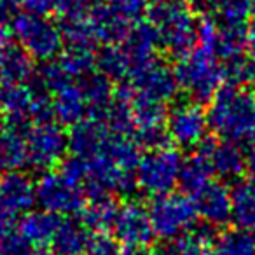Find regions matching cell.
Here are the masks:
<instances>
[{
    "mask_svg": "<svg viewBox=\"0 0 255 255\" xmlns=\"http://www.w3.org/2000/svg\"><path fill=\"white\" fill-rule=\"evenodd\" d=\"M208 124L217 135L229 142L255 138V95L238 88L217 93Z\"/></svg>",
    "mask_w": 255,
    "mask_h": 255,
    "instance_id": "cell-1",
    "label": "cell"
},
{
    "mask_svg": "<svg viewBox=\"0 0 255 255\" xmlns=\"http://www.w3.org/2000/svg\"><path fill=\"white\" fill-rule=\"evenodd\" d=\"M150 19L159 40L173 53H189L187 49L199 37V28L184 0H159L150 11Z\"/></svg>",
    "mask_w": 255,
    "mask_h": 255,
    "instance_id": "cell-2",
    "label": "cell"
},
{
    "mask_svg": "<svg viewBox=\"0 0 255 255\" xmlns=\"http://www.w3.org/2000/svg\"><path fill=\"white\" fill-rule=\"evenodd\" d=\"M67 145L68 140L58 124L51 121H39L35 126H32L26 138V159L33 168L44 170L61 159Z\"/></svg>",
    "mask_w": 255,
    "mask_h": 255,
    "instance_id": "cell-3",
    "label": "cell"
},
{
    "mask_svg": "<svg viewBox=\"0 0 255 255\" xmlns=\"http://www.w3.org/2000/svg\"><path fill=\"white\" fill-rule=\"evenodd\" d=\"M14 32L23 47L39 58H51L61 47V32L42 14H25L14 19Z\"/></svg>",
    "mask_w": 255,
    "mask_h": 255,
    "instance_id": "cell-4",
    "label": "cell"
},
{
    "mask_svg": "<svg viewBox=\"0 0 255 255\" xmlns=\"http://www.w3.org/2000/svg\"><path fill=\"white\" fill-rule=\"evenodd\" d=\"M180 159L170 149H156L138 164V182L150 194H168V189L178 180Z\"/></svg>",
    "mask_w": 255,
    "mask_h": 255,
    "instance_id": "cell-5",
    "label": "cell"
},
{
    "mask_svg": "<svg viewBox=\"0 0 255 255\" xmlns=\"http://www.w3.org/2000/svg\"><path fill=\"white\" fill-rule=\"evenodd\" d=\"M177 81L189 91V95L198 100H206L215 95V89L222 77V72L213 61V53H198L187 56V60L178 68Z\"/></svg>",
    "mask_w": 255,
    "mask_h": 255,
    "instance_id": "cell-6",
    "label": "cell"
},
{
    "mask_svg": "<svg viewBox=\"0 0 255 255\" xmlns=\"http://www.w3.org/2000/svg\"><path fill=\"white\" fill-rule=\"evenodd\" d=\"M84 198L81 182L74 180L67 173L46 175L37 187V199L49 212H72L82 206Z\"/></svg>",
    "mask_w": 255,
    "mask_h": 255,
    "instance_id": "cell-7",
    "label": "cell"
},
{
    "mask_svg": "<svg viewBox=\"0 0 255 255\" xmlns=\"http://www.w3.org/2000/svg\"><path fill=\"white\" fill-rule=\"evenodd\" d=\"M149 217L156 233L173 236L192 222L194 206L178 194H163L154 201Z\"/></svg>",
    "mask_w": 255,
    "mask_h": 255,
    "instance_id": "cell-8",
    "label": "cell"
},
{
    "mask_svg": "<svg viewBox=\"0 0 255 255\" xmlns=\"http://www.w3.org/2000/svg\"><path fill=\"white\" fill-rule=\"evenodd\" d=\"M133 74V91L136 100H147V102L161 103L173 95L175 79L173 74L163 65L149 63L135 68Z\"/></svg>",
    "mask_w": 255,
    "mask_h": 255,
    "instance_id": "cell-9",
    "label": "cell"
},
{
    "mask_svg": "<svg viewBox=\"0 0 255 255\" xmlns=\"http://www.w3.org/2000/svg\"><path fill=\"white\" fill-rule=\"evenodd\" d=\"M208 126V117L198 105H178L171 110L166 129L180 145H196L203 140Z\"/></svg>",
    "mask_w": 255,
    "mask_h": 255,
    "instance_id": "cell-10",
    "label": "cell"
},
{
    "mask_svg": "<svg viewBox=\"0 0 255 255\" xmlns=\"http://www.w3.org/2000/svg\"><path fill=\"white\" fill-rule=\"evenodd\" d=\"M35 198L37 192L26 175L7 173L0 180V210L9 215L32 206Z\"/></svg>",
    "mask_w": 255,
    "mask_h": 255,
    "instance_id": "cell-11",
    "label": "cell"
},
{
    "mask_svg": "<svg viewBox=\"0 0 255 255\" xmlns=\"http://www.w3.org/2000/svg\"><path fill=\"white\" fill-rule=\"evenodd\" d=\"M114 229L121 240L131 245H142L143 241L149 240L152 224H150V217L147 215V212L142 206L129 203L117 212Z\"/></svg>",
    "mask_w": 255,
    "mask_h": 255,
    "instance_id": "cell-12",
    "label": "cell"
},
{
    "mask_svg": "<svg viewBox=\"0 0 255 255\" xmlns=\"http://www.w3.org/2000/svg\"><path fill=\"white\" fill-rule=\"evenodd\" d=\"M192 199H194V206L199 215L210 222H224L233 215L231 196L227 194L226 187H222L220 184L210 182L196 194H192Z\"/></svg>",
    "mask_w": 255,
    "mask_h": 255,
    "instance_id": "cell-13",
    "label": "cell"
},
{
    "mask_svg": "<svg viewBox=\"0 0 255 255\" xmlns=\"http://www.w3.org/2000/svg\"><path fill=\"white\" fill-rule=\"evenodd\" d=\"M32 75L30 53L21 47L9 46L0 56V84L14 86Z\"/></svg>",
    "mask_w": 255,
    "mask_h": 255,
    "instance_id": "cell-14",
    "label": "cell"
},
{
    "mask_svg": "<svg viewBox=\"0 0 255 255\" xmlns=\"http://www.w3.org/2000/svg\"><path fill=\"white\" fill-rule=\"evenodd\" d=\"M213 173L210 159L206 157L205 152L199 150L196 156L189 157L187 161L180 164V171H178V182H180L182 189L185 192L196 194L199 189H203L206 184H210L208 177Z\"/></svg>",
    "mask_w": 255,
    "mask_h": 255,
    "instance_id": "cell-15",
    "label": "cell"
},
{
    "mask_svg": "<svg viewBox=\"0 0 255 255\" xmlns=\"http://www.w3.org/2000/svg\"><path fill=\"white\" fill-rule=\"evenodd\" d=\"M201 152L206 154L210 164H212V170L222 178H236L243 171V156L231 143L205 147V149H201Z\"/></svg>",
    "mask_w": 255,
    "mask_h": 255,
    "instance_id": "cell-16",
    "label": "cell"
},
{
    "mask_svg": "<svg viewBox=\"0 0 255 255\" xmlns=\"http://www.w3.org/2000/svg\"><path fill=\"white\" fill-rule=\"evenodd\" d=\"M233 215L245 229H255V184L243 182L238 184L231 196Z\"/></svg>",
    "mask_w": 255,
    "mask_h": 255,
    "instance_id": "cell-17",
    "label": "cell"
},
{
    "mask_svg": "<svg viewBox=\"0 0 255 255\" xmlns=\"http://www.w3.org/2000/svg\"><path fill=\"white\" fill-rule=\"evenodd\" d=\"M26 159V142L16 129H0V170H14Z\"/></svg>",
    "mask_w": 255,
    "mask_h": 255,
    "instance_id": "cell-18",
    "label": "cell"
},
{
    "mask_svg": "<svg viewBox=\"0 0 255 255\" xmlns=\"http://www.w3.org/2000/svg\"><path fill=\"white\" fill-rule=\"evenodd\" d=\"M84 224L91 227H109L116 222L117 208L109 194L91 196L89 205L84 210Z\"/></svg>",
    "mask_w": 255,
    "mask_h": 255,
    "instance_id": "cell-19",
    "label": "cell"
},
{
    "mask_svg": "<svg viewBox=\"0 0 255 255\" xmlns=\"http://www.w3.org/2000/svg\"><path fill=\"white\" fill-rule=\"evenodd\" d=\"M54 236L60 243V250L67 255H72L86 243V224L65 222L58 226Z\"/></svg>",
    "mask_w": 255,
    "mask_h": 255,
    "instance_id": "cell-20",
    "label": "cell"
},
{
    "mask_svg": "<svg viewBox=\"0 0 255 255\" xmlns=\"http://www.w3.org/2000/svg\"><path fill=\"white\" fill-rule=\"evenodd\" d=\"M58 226L60 224L54 220L51 213H35L26 217V220L23 222V231L32 240H44L46 236L56 233Z\"/></svg>",
    "mask_w": 255,
    "mask_h": 255,
    "instance_id": "cell-21",
    "label": "cell"
},
{
    "mask_svg": "<svg viewBox=\"0 0 255 255\" xmlns=\"http://www.w3.org/2000/svg\"><path fill=\"white\" fill-rule=\"evenodd\" d=\"M255 240L250 233H231L219 245V255H252Z\"/></svg>",
    "mask_w": 255,
    "mask_h": 255,
    "instance_id": "cell-22",
    "label": "cell"
},
{
    "mask_svg": "<svg viewBox=\"0 0 255 255\" xmlns=\"http://www.w3.org/2000/svg\"><path fill=\"white\" fill-rule=\"evenodd\" d=\"M145 0H109V9L124 21L138 18L143 11Z\"/></svg>",
    "mask_w": 255,
    "mask_h": 255,
    "instance_id": "cell-23",
    "label": "cell"
},
{
    "mask_svg": "<svg viewBox=\"0 0 255 255\" xmlns=\"http://www.w3.org/2000/svg\"><path fill=\"white\" fill-rule=\"evenodd\" d=\"M250 9V0H219V12L224 19L240 25V19Z\"/></svg>",
    "mask_w": 255,
    "mask_h": 255,
    "instance_id": "cell-24",
    "label": "cell"
},
{
    "mask_svg": "<svg viewBox=\"0 0 255 255\" xmlns=\"http://www.w3.org/2000/svg\"><path fill=\"white\" fill-rule=\"evenodd\" d=\"M23 4L33 12V14H44L53 9L67 7L68 0H21Z\"/></svg>",
    "mask_w": 255,
    "mask_h": 255,
    "instance_id": "cell-25",
    "label": "cell"
},
{
    "mask_svg": "<svg viewBox=\"0 0 255 255\" xmlns=\"http://www.w3.org/2000/svg\"><path fill=\"white\" fill-rule=\"evenodd\" d=\"M19 0H0V25H7V21H14Z\"/></svg>",
    "mask_w": 255,
    "mask_h": 255,
    "instance_id": "cell-26",
    "label": "cell"
},
{
    "mask_svg": "<svg viewBox=\"0 0 255 255\" xmlns=\"http://www.w3.org/2000/svg\"><path fill=\"white\" fill-rule=\"evenodd\" d=\"M9 46H11V44H9V33L4 26L0 25V56L4 54V51L7 49Z\"/></svg>",
    "mask_w": 255,
    "mask_h": 255,
    "instance_id": "cell-27",
    "label": "cell"
},
{
    "mask_svg": "<svg viewBox=\"0 0 255 255\" xmlns=\"http://www.w3.org/2000/svg\"><path fill=\"white\" fill-rule=\"evenodd\" d=\"M247 166H248V170L252 171V175H254V178H255V145L252 147V152H250V156H248V159H247Z\"/></svg>",
    "mask_w": 255,
    "mask_h": 255,
    "instance_id": "cell-28",
    "label": "cell"
},
{
    "mask_svg": "<svg viewBox=\"0 0 255 255\" xmlns=\"http://www.w3.org/2000/svg\"><path fill=\"white\" fill-rule=\"evenodd\" d=\"M2 119H4V112H2V109H0V124H2Z\"/></svg>",
    "mask_w": 255,
    "mask_h": 255,
    "instance_id": "cell-29",
    "label": "cell"
},
{
    "mask_svg": "<svg viewBox=\"0 0 255 255\" xmlns=\"http://www.w3.org/2000/svg\"><path fill=\"white\" fill-rule=\"evenodd\" d=\"M0 255H2V254H0Z\"/></svg>",
    "mask_w": 255,
    "mask_h": 255,
    "instance_id": "cell-30",
    "label": "cell"
}]
</instances>
